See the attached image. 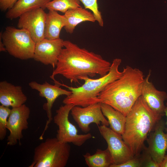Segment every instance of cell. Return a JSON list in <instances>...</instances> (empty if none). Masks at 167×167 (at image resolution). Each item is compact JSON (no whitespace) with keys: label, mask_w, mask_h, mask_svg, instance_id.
<instances>
[{"label":"cell","mask_w":167,"mask_h":167,"mask_svg":"<svg viewBox=\"0 0 167 167\" xmlns=\"http://www.w3.org/2000/svg\"><path fill=\"white\" fill-rule=\"evenodd\" d=\"M79 0H51L45 5V8L65 13L71 9L81 7Z\"/></svg>","instance_id":"7402d4cb"},{"label":"cell","mask_w":167,"mask_h":167,"mask_svg":"<svg viewBox=\"0 0 167 167\" xmlns=\"http://www.w3.org/2000/svg\"><path fill=\"white\" fill-rule=\"evenodd\" d=\"M122 139L134 155L140 154L145 146L144 142L156 122L162 118L156 114L141 96L126 117Z\"/></svg>","instance_id":"3957f363"},{"label":"cell","mask_w":167,"mask_h":167,"mask_svg":"<svg viewBox=\"0 0 167 167\" xmlns=\"http://www.w3.org/2000/svg\"><path fill=\"white\" fill-rule=\"evenodd\" d=\"M79 0L83 4L85 9H89L92 11L96 21L100 26L103 27V20L101 13L99 10L97 0Z\"/></svg>","instance_id":"603a6c76"},{"label":"cell","mask_w":167,"mask_h":167,"mask_svg":"<svg viewBox=\"0 0 167 167\" xmlns=\"http://www.w3.org/2000/svg\"><path fill=\"white\" fill-rule=\"evenodd\" d=\"M74 106L72 104L61 105L56 110L53 120L58 127L56 138L60 142L71 143L76 146H81L92 136L89 133L78 134L77 128L69 120V113Z\"/></svg>","instance_id":"52a82bcc"},{"label":"cell","mask_w":167,"mask_h":167,"mask_svg":"<svg viewBox=\"0 0 167 167\" xmlns=\"http://www.w3.org/2000/svg\"><path fill=\"white\" fill-rule=\"evenodd\" d=\"M100 133L106 141L111 156L113 164L120 165L133 158L135 156L123 140L122 135L107 126H98Z\"/></svg>","instance_id":"ba28073f"},{"label":"cell","mask_w":167,"mask_h":167,"mask_svg":"<svg viewBox=\"0 0 167 167\" xmlns=\"http://www.w3.org/2000/svg\"><path fill=\"white\" fill-rule=\"evenodd\" d=\"M83 156L89 167H110L113 164L111 156L108 148L105 150L97 149L94 154L87 152Z\"/></svg>","instance_id":"44dd1931"},{"label":"cell","mask_w":167,"mask_h":167,"mask_svg":"<svg viewBox=\"0 0 167 167\" xmlns=\"http://www.w3.org/2000/svg\"><path fill=\"white\" fill-rule=\"evenodd\" d=\"M0 35L10 55L23 60L33 58L36 43L26 30L8 26Z\"/></svg>","instance_id":"8992f818"},{"label":"cell","mask_w":167,"mask_h":167,"mask_svg":"<svg viewBox=\"0 0 167 167\" xmlns=\"http://www.w3.org/2000/svg\"><path fill=\"white\" fill-rule=\"evenodd\" d=\"M27 96L20 86L15 85L6 81L0 82V103L6 107H17L27 101Z\"/></svg>","instance_id":"2e32d148"},{"label":"cell","mask_w":167,"mask_h":167,"mask_svg":"<svg viewBox=\"0 0 167 167\" xmlns=\"http://www.w3.org/2000/svg\"><path fill=\"white\" fill-rule=\"evenodd\" d=\"M11 109L9 107L0 105V139H5L6 134V126L7 118L11 113Z\"/></svg>","instance_id":"cb8c5ba5"},{"label":"cell","mask_w":167,"mask_h":167,"mask_svg":"<svg viewBox=\"0 0 167 167\" xmlns=\"http://www.w3.org/2000/svg\"><path fill=\"white\" fill-rule=\"evenodd\" d=\"M60 38L49 40L45 38L36 44L33 59L45 65L56 66L58 57L64 47Z\"/></svg>","instance_id":"4fadbf2b"},{"label":"cell","mask_w":167,"mask_h":167,"mask_svg":"<svg viewBox=\"0 0 167 167\" xmlns=\"http://www.w3.org/2000/svg\"><path fill=\"white\" fill-rule=\"evenodd\" d=\"M122 62L121 59H113L109 72L104 76L97 79L84 78V84L77 88L69 87L59 82L61 85L67 88L71 93L66 96L63 101L64 104H72L74 106L85 107L89 105L100 102L98 96L106 86L120 78L123 72L119 70Z\"/></svg>","instance_id":"277c9868"},{"label":"cell","mask_w":167,"mask_h":167,"mask_svg":"<svg viewBox=\"0 0 167 167\" xmlns=\"http://www.w3.org/2000/svg\"><path fill=\"white\" fill-rule=\"evenodd\" d=\"M51 0H18L13 6L8 10L5 16L12 20L19 17L27 12L40 8L44 9L46 4Z\"/></svg>","instance_id":"d6986e66"},{"label":"cell","mask_w":167,"mask_h":167,"mask_svg":"<svg viewBox=\"0 0 167 167\" xmlns=\"http://www.w3.org/2000/svg\"><path fill=\"white\" fill-rule=\"evenodd\" d=\"M2 39L1 36L0 35V51L5 52L6 50L2 41H1Z\"/></svg>","instance_id":"f1b7e54d"},{"label":"cell","mask_w":167,"mask_h":167,"mask_svg":"<svg viewBox=\"0 0 167 167\" xmlns=\"http://www.w3.org/2000/svg\"><path fill=\"white\" fill-rule=\"evenodd\" d=\"M165 124L162 118L159 120L146 140L148 144L147 149L152 158L159 164V167L167 150V131L164 132Z\"/></svg>","instance_id":"5bb4252c"},{"label":"cell","mask_w":167,"mask_h":167,"mask_svg":"<svg viewBox=\"0 0 167 167\" xmlns=\"http://www.w3.org/2000/svg\"><path fill=\"white\" fill-rule=\"evenodd\" d=\"M71 114L81 130L87 133L90 130V125L94 123L98 126L101 123L108 126V121L102 112L101 103L89 105L85 107L74 106L71 110Z\"/></svg>","instance_id":"9c48e42d"},{"label":"cell","mask_w":167,"mask_h":167,"mask_svg":"<svg viewBox=\"0 0 167 167\" xmlns=\"http://www.w3.org/2000/svg\"><path fill=\"white\" fill-rule=\"evenodd\" d=\"M101 107L103 114L107 119L110 128L122 135L124 131L126 116L108 105L101 103Z\"/></svg>","instance_id":"ffe728a7"},{"label":"cell","mask_w":167,"mask_h":167,"mask_svg":"<svg viewBox=\"0 0 167 167\" xmlns=\"http://www.w3.org/2000/svg\"><path fill=\"white\" fill-rule=\"evenodd\" d=\"M151 74L150 71L144 79L141 96L150 109L161 118L165 115V101L167 100V93L157 89L149 80Z\"/></svg>","instance_id":"9a60e30c"},{"label":"cell","mask_w":167,"mask_h":167,"mask_svg":"<svg viewBox=\"0 0 167 167\" xmlns=\"http://www.w3.org/2000/svg\"></svg>","instance_id":"4dcf8cb0"},{"label":"cell","mask_w":167,"mask_h":167,"mask_svg":"<svg viewBox=\"0 0 167 167\" xmlns=\"http://www.w3.org/2000/svg\"><path fill=\"white\" fill-rule=\"evenodd\" d=\"M122 72L120 78L106 86L98 99L100 102L110 105L126 117L141 96L145 78L142 71L129 66Z\"/></svg>","instance_id":"7a4b0ae2"},{"label":"cell","mask_w":167,"mask_h":167,"mask_svg":"<svg viewBox=\"0 0 167 167\" xmlns=\"http://www.w3.org/2000/svg\"><path fill=\"white\" fill-rule=\"evenodd\" d=\"M18 0H0V9L5 11L11 8Z\"/></svg>","instance_id":"4316f807"},{"label":"cell","mask_w":167,"mask_h":167,"mask_svg":"<svg viewBox=\"0 0 167 167\" xmlns=\"http://www.w3.org/2000/svg\"><path fill=\"white\" fill-rule=\"evenodd\" d=\"M142 167L140 154L125 162L118 165H111L110 167Z\"/></svg>","instance_id":"484cf974"},{"label":"cell","mask_w":167,"mask_h":167,"mask_svg":"<svg viewBox=\"0 0 167 167\" xmlns=\"http://www.w3.org/2000/svg\"><path fill=\"white\" fill-rule=\"evenodd\" d=\"M160 167H167V155H165L161 162L160 164Z\"/></svg>","instance_id":"83f0119b"},{"label":"cell","mask_w":167,"mask_h":167,"mask_svg":"<svg viewBox=\"0 0 167 167\" xmlns=\"http://www.w3.org/2000/svg\"><path fill=\"white\" fill-rule=\"evenodd\" d=\"M71 147L56 138L47 139L35 148L29 167H64L68 161Z\"/></svg>","instance_id":"5b68a950"},{"label":"cell","mask_w":167,"mask_h":167,"mask_svg":"<svg viewBox=\"0 0 167 167\" xmlns=\"http://www.w3.org/2000/svg\"><path fill=\"white\" fill-rule=\"evenodd\" d=\"M142 154H140L142 167H159V164L155 161L148 152L146 147L144 148Z\"/></svg>","instance_id":"d4e9b609"},{"label":"cell","mask_w":167,"mask_h":167,"mask_svg":"<svg viewBox=\"0 0 167 167\" xmlns=\"http://www.w3.org/2000/svg\"><path fill=\"white\" fill-rule=\"evenodd\" d=\"M64 15L66 19V24L64 28L66 32L70 34L72 33L76 26L82 22L96 21L93 13L81 7L68 10Z\"/></svg>","instance_id":"e0dca14e"},{"label":"cell","mask_w":167,"mask_h":167,"mask_svg":"<svg viewBox=\"0 0 167 167\" xmlns=\"http://www.w3.org/2000/svg\"><path fill=\"white\" fill-rule=\"evenodd\" d=\"M30 114L29 108L24 104L20 106L12 108L9 116L6 128L10 132L7 137V144L15 145L23 137L22 132L28 127V120Z\"/></svg>","instance_id":"7c38bea8"},{"label":"cell","mask_w":167,"mask_h":167,"mask_svg":"<svg viewBox=\"0 0 167 167\" xmlns=\"http://www.w3.org/2000/svg\"><path fill=\"white\" fill-rule=\"evenodd\" d=\"M63 45L65 48L50 76L53 80L55 75H61L75 83L84 78L93 77L97 74L102 77L109 72L111 64L101 55L81 48L69 40L63 41Z\"/></svg>","instance_id":"6da1fadb"},{"label":"cell","mask_w":167,"mask_h":167,"mask_svg":"<svg viewBox=\"0 0 167 167\" xmlns=\"http://www.w3.org/2000/svg\"><path fill=\"white\" fill-rule=\"evenodd\" d=\"M54 82V85H51L46 81L40 84L36 81H32L28 84L32 89L39 92L40 96L45 98L47 100V102L43 105V108L46 111L48 120L44 129L39 139L41 140L43 139L44 133L53 119L52 108L54 102L60 96L63 95L68 96L72 93L70 90L68 91L60 88V85L58 84V81L55 80Z\"/></svg>","instance_id":"8fae6325"},{"label":"cell","mask_w":167,"mask_h":167,"mask_svg":"<svg viewBox=\"0 0 167 167\" xmlns=\"http://www.w3.org/2000/svg\"><path fill=\"white\" fill-rule=\"evenodd\" d=\"M46 17V13L41 8L27 12L19 17L17 27L28 31L36 43L45 38Z\"/></svg>","instance_id":"30bf717a"},{"label":"cell","mask_w":167,"mask_h":167,"mask_svg":"<svg viewBox=\"0 0 167 167\" xmlns=\"http://www.w3.org/2000/svg\"><path fill=\"white\" fill-rule=\"evenodd\" d=\"M164 112L165 113V115L166 116L167 118V121L166 122H165V123L166 124H167V103H166V104L165 105V108ZM165 131H167V128H165Z\"/></svg>","instance_id":"f546056e"},{"label":"cell","mask_w":167,"mask_h":167,"mask_svg":"<svg viewBox=\"0 0 167 167\" xmlns=\"http://www.w3.org/2000/svg\"><path fill=\"white\" fill-rule=\"evenodd\" d=\"M66 24V19L64 15L59 14L56 11L49 10L46 13L45 38L49 40L59 38L61 31Z\"/></svg>","instance_id":"ac0fdd59"}]
</instances>
